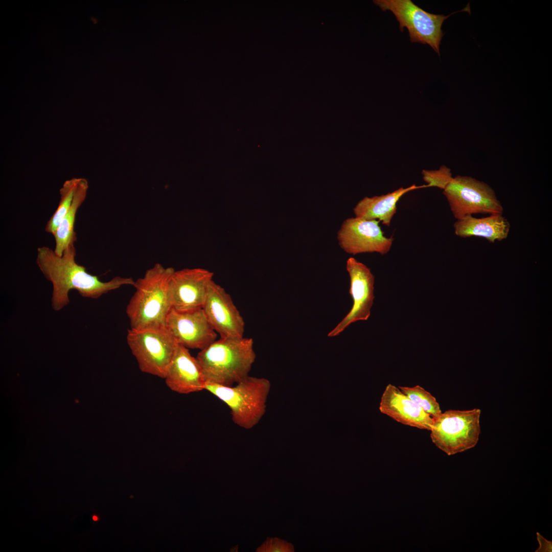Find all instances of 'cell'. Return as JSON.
Wrapping results in <instances>:
<instances>
[{"mask_svg":"<svg viewBox=\"0 0 552 552\" xmlns=\"http://www.w3.org/2000/svg\"><path fill=\"white\" fill-rule=\"evenodd\" d=\"M74 243H71L62 256L46 246L37 248L36 263L46 279L53 285L51 305L55 311H59L70 303L68 293L77 290L83 297L96 299L103 294L124 285L133 286L131 277H116L108 282H102L98 277L86 271L85 267L77 264Z\"/></svg>","mask_w":552,"mask_h":552,"instance_id":"6da1fadb","label":"cell"},{"mask_svg":"<svg viewBox=\"0 0 552 552\" xmlns=\"http://www.w3.org/2000/svg\"><path fill=\"white\" fill-rule=\"evenodd\" d=\"M251 338L215 340L196 357L205 382L231 386L248 376L256 359Z\"/></svg>","mask_w":552,"mask_h":552,"instance_id":"7a4b0ae2","label":"cell"},{"mask_svg":"<svg viewBox=\"0 0 552 552\" xmlns=\"http://www.w3.org/2000/svg\"><path fill=\"white\" fill-rule=\"evenodd\" d=\"M175 269L156 263L134 282L135 291L127 305L126 312L130 328L141 329L165 326L172 308L168 292Z\"/></svg>","mask_w":552,"mask_h":552,"instance_id":"3957f363","label":"cell"},{"mask_svg":"<svg viewBox=\"0 0 552 552\" xmlns=\"http://www.w3.org/2000/svg\"><path fill=\"white\" fill-rule=\"evenodd\" d=\"M270 386L266 379L248 376L231 386L205 382L204 390L228 406L236 425L249 429L258 423L265 412Z\"/></svg>","mask_w":552,"mask_h":552,"instance_id":"277c9868","label":"cell"},{"mask_svg":"<svg viewBox=\"0 0 552 552\" xmlns=\"http://www.w3.org/2000/svg\"><path fill=\"white\" fill-rule=\"evenodd\" d=\"M481 410H447L434 419L430 429L433 444L448 455L474 447L481 433Z\"/></svg>","mask_w":552,"mask_h":552,"instance_id":"5b68a950","label":"cell"},{"mask_svg":"<svg viewBox=\"0 0 552 552\" xmlns=\"http://www.w3.org/2000/svg\"><path fill=\"white\" fill-rule=\"evenodd\" d=\"M374 3L383 11L389 10L399 22V29L403 32L406 28L411 42L428 44L440 56V45L444 33L442 26L449 16L461 12L470 14V3L461 10L445 16L434 14L424 10L411 0H376Z\"/></svg>","mask_w":552,"mask_h":552,"instance_id":"8992f818","label":"cell"},{"mask_svg":"<svg viewBox=\"0 0 552 552\" xmlns=\"http://www.w3.org/2000/svg\"><path fill=\"white\" fill-rule=\"evenodd\" d=\"M127 342L142 372L164 379L178 344L165 326L130 328Z\"/></svg>","mask_w":552,"mask_h":552,"instance_id":"52a82bcc","label":"cell"},{"mask_svg":"<svg viewBox=\"0 0 552 552\" xmlns=\"http://www.w3.org/2000/svg\"><path fill=\"white\" fill-rule=\"evenodd\" d=\"M443 190L456 219L476 214H502L503 207L494 190L484 181L457 175Z\"/></svg>","mask_w":552,"mask_h":552,"instance_id":"ba28073f","label":"cell"},{"mask_svg":"<svg viewBox=\"0 0 552 552\" xmlns=\"http://www.w3.org/2000/svg\"><path fill=\"white\" fill-rule=\"evenodd\" d=\"M379 222L356 217L347 219L337 233L339 246L345 252L353 255L374 252L387 254L394 238L384 235Z\"/></svg>","mask_w":552,"mask_h":552,"instance_id":"9c48e42d","label":"cell"},{"mask_svg":"<svg viewBox=\"0 0 552 552\" xmlns=\"http://www.w3.org/2000/svg\"><path fill=\"white\" fill-rule=\"evenodd\" d=\"M214 273L201 268L174 270L169 281L172 308L189 311L202 308Z\"/></svg>","mask_w":552,"mask_h":552,"instance_id":"30bf717a","label":"cell"},{"mask_svg":"<svg viewBox=\"0 0 552 552\" xmlns=\"http://www.w3.org/2000/svg\"><path fill=\"white\" fill-rule=\"evenodd\" d=\"M346 268L350 278V294L353 306L347 315L328 334L334 337L341 333L351 324L366 320L370 316L374 299V276L365 265L354 258L347 261Z\"/></svg>","mask_w":552,"mask_h":552,"instance_id":"8fae6325","label":"cell"},{"mask_svg":"<svg viewBox=\"0 0 552 552\" xmlns=\"http://www.w3.org/2000/svg\"><path fill=\"white\" fill-rule=\"evenodd\" d=\"M165 327L178 344L188 349L201 350L217 337L202 308L189 311L171 308L167 316Z\"/></svg>","mask_w":552,"mask_h":552,"instance_id":"7c38bea8","label":"cell"},{"mask_svg":"<svg viewBox=\"0 0 552 552\" xmlns=\"http://www.w3.org/2000/svg\"><path fill=\"white\" fill-rule=\"evenodd\" d=\"M202 309L221 338L243 336V318L230 295L213 280L209 286Z\"/></svg>","mask_w":552,"mask_h":552,"instance_id":"4fadbf2b","label":"cell"},{"mask_svg":"<svg viewBox=\"0 0 552 552\" xmlns=\"http://www.w3.org/2000/svg\"><path fill=\"white\" fill-rule=\"evenodd\" d=\"M165 380L172 391L188 394L204 390L205 380L196 357L189 349L178 344L167 367Z\"/></svg>","mask_w":552,"mask_h":552,"instance_id":"5bb4252c","label":"cell"},{"mask_svg":"<svg viewBox=\"0 0 552 552\" xmlns=\"http://www.w3.org/2000/svg\"><path fill=\"white\" fill-rule=\"evenodd\" d=\"M379 410L405 425L430 430L434 419L411 400L398 387L388 384L379 404Z\"/></svg>","mask_w":552,"mask_h":552,"instance_id":"9a60e30c","label":"cell"},{"mask_svg":"<svg viewBox=\"0 0 552 552\" xmlns=\"http://www.w3.org/2000/svg\"><path fill=\"white\" fill-rule=\"evenodd\" d=\"M455 234L459 237L484 238L491 243L505 239L510 224L502 214H491L480 218L472 215L456 219L453 225Z\"/></svg>","mask_w":552,"mask_h":552,"instance_id":"2e32d148","label":"cell"},{"mask_svg":"<svg viewBox=\"0 0 552 552\" xmlns=\"http://www.w3.org/2000/svg\"><path fill=\"white\" fill-rule=\"evenodd\" d=\"M427 188L426 185H412L407 188L401 187L385 195L365 197L353 209L356 217L366 220H377L389 226L397 211V203L405 194L418 189Z\"/></svg>","mask_w":552,"mask_h":552,"instance_id":"e0dca14e","label":"cell"},{"mask_svg":"<svg viewBox=\"0 0 552 552\" xmlns=\"http://www.w3.org/2000/svg\"><path fill=\"white\" fill-rule=\"evenodd\" d=\"M88 188L87 181L84 178H79L71 206L53 234L55 241L54 250L59 256H62L69 244L74 243L77 240L76 233L74 231L76 215L79 208L86 198Z\"/></svg>","mask_w":552,"mask_h":552,"instance_id":"ac0fdd59","label":"cell"},{"mask_svg":"<svg viewBox=\"0 0 552 552\" xmlns=\"http://www.w3.org/2000/svg\"><path fill=\"white\" fill-rule=\"evenodd\" d=\"M79 180V178H73L64 182L60 190V199L58 205L46 224L45 231L47 233L53 234L70 208Z\"/></svg>","mask_w":552,"mask_h":552,"instance_id":"d6986e66","label":"cell"},{"mask_svg":"<svg viewBox=\"0 0 552 552\" xmlns=\"http://www.w3.org/2000/svg\"><path fill=\"white\" fill-rule=\"evenodd\" d=\"M411 400L433 419L440 416L442 410L435 398L419 385L414 386H398Z\"/></svg>","mask_w":552,"mask_h":552,"instance_id":"ffe728a7","label":"cell"},{"mask_svg":"<svg viewBox=\"0 0 552 552\" xmlns=\"http://www.w3.org/2000/svg\"><path fill=\"white\" fill-rule=\"evenodd\" d=\"M422 173L427 188L436 187L443 190L453 178L451 170L444 165L439 170H423Z\"/></svg>","mask_w":552,"mask_h":552,"instance_id":"44dd1931","label":"cell"},{"mask_svg":"<svg viewBox=\"0 0 552 552\" xmlns=\"http://www.w3.org/2000/svg\"><path fill=\"white\" fill-rule=\"evenodd\" d=\"M293 545L285 540L278 538H267L259 547L257 552H293Z\"/></svg>","mask_w":552,"mask_h":552,"instance_id":"7402d4cb","label":"cell"},{"mask_svg":"<svg viewBox=\"0 0 552 552\" xmlns=\"http://www.w3.org/2000/svg\"><path fill=\"white\" fill-rule=\"evenodd\" d=\"M537 535L540 547L536 551H551V542L544 538L539 533Z\"/></svg>","mask_w":552,"mask_h":552,"instance_id":"603a6c76","label":"cell"},{"mask_svg":"<svg viewBox=\"0 0 552 552\" xmlns=\"http://www.w3.org/2000/svg\"><path fill=\"white\" fill-rule=\"evenodd\" d=\"M93 518V520H95V521H96V520H98V517L97 516H94Z\"/></svg>","mask_w":552,"mask_h":552,"instance_id":"cb8c5ba5","label":"cell"}]
</instances>
